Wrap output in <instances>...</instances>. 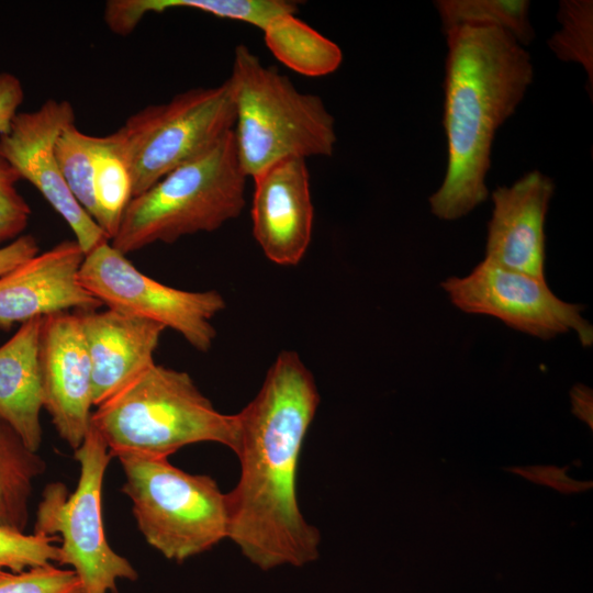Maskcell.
Returning a JSON list of instances; mask_svg holds the SVG:
<instances>
[{
	"label": "cell",
	"instance_id": "cell-1",
	"mask_svg": "<svg viewBox=\"0 0 593 593\" xmlns=\"http://www.w3.org/2000/svg\"><path fill=\"white\" fill-rule=\"evenodd\" d=\"M318 404L312 372L296 351L282 350L256 396L235 414L240 473L226 493L227 538L262 571L304 567L320 556V532L298 499L300 455Z\"/></svg>",
	"mask_w": 593,
	"mask_h": 593
},
{
	"label": "cell",
	"instance_id": "cell-2",
	"mask_svg": "<svg viewBox=\"0 0 593 593\" xmlns=\"http://www.w3.org/2000/svg\"><path fill=\"white\" fill-rule=\"evenodd\" d=\"M445 33L448 159L429 205L438 219L454 221L486 200L495 132L515 112L534 71L528 52L503 29L459 25Z\"/></svg>",
	"mask_w": 593,
	"mask_h": 593
},
{
	"label": "cell",
	"instance_id": "cell-3",
	"mask_svg": "<svg viewBox=\"0 0 593 593\" xmlns=\"http://www.w3.org/2000/svg\"><path fill=\"white\" fill-rule=\"evenodd\" d=\"M226 80L235 113L236 154L248 178L287 158L333 155L335 119L318 96L298 90L244 44L234 49Z\"/></svg>",
	"mask_w": 593,
	"mask_h": 593
},
{
	"label": "cell",
	"instance_id": "cell-4",
	"mask_svg": "<svg viewBox=\"0 0 593 593\" xmlns=\"http://www.w3.org/2000/svg\"><path fill=\"white\" fill-rule=\"evenodd\" d=\"M91 424L112 457L131 451L168 458L197 443H217L234 450L235 414L219 412L184 371L152 365L97 406Z\"/></svg>",
	"mask_w": 593,
	"mask_h": 593
},
{
	"label": "cell",
	"instance_id": "cell-5",
	"mask_svg": "<svg viewBox=\"0 0 593 593\" xmlns=\"http://www.w3.org/2000/svg\"><path fill=\"white\" fill-rule=\"evenodd\" d=\"M247 178L232 130L133 198L110 244L127 255L157 242L172 244L215 231L242 213Z\"/></svg>",
	"mask_w": 593,
	"mask_h": 593
},
{
	"label": "cell",
	"instance_id": "cell-6",
	"mask_svg": "<svg viewBox=\"0 0 593 593\" xmlns=\"http://www.w3.org/2000/svg\"><path fill=\"white\" fill-rule=\"evenodd\" d=\"M137 528L166 559L182 562L228 536L226 493L206 474H192L168 458L118 452Z\"/></svg>",
	"mask_w": 593,
	"mask_h": 593
},
{
	"label": "cell",
	"instance_id": "cell-7",
	"mask_svg": "<svg viewBox=\"0 0 593 593\" xmlns=\"http://www.w3.org/2000/svg\"><path fill=\"white\" fill-rule=\"evenodd\" d=\"M74 457L80 466L76 490L69 493L61 482L47 484L37 506L33 533L59 537V564L72 568L82 593H118V580L136 581L138 574L105 537L102 486L112 455L92 424Z\"/></svg>",
	"mask_w": 593,
	"mask_h": 593
},
{
	"label": "cell",
	"instance_id": "cell-8",
	"mask_svg": "<svg viewBox=\"0 0 593 593\" xmlns=\"http://www.w3.org/2000/svg\"><path fill=\"white\" fill-rule=\"evenodd\" d=\"M234 122L227 80L180 92L127 118L114 135L131 171L133 198L205 152Z\"/></svg>",
	"mask_w": 593,
	"mask_h": 593
},
{
	"label": "cell",
	"instance_id": "cell-9",
	"mask_svg": "<svg viewBox=\"0 0 593 593\" xmlns=\"http://www.w3.org/2000/svg\"><path fill=\"white\" fill-rule=\"evenodd\" d=\"M79 276L82 286L108 309L170 327L199 351L212 347L216 331L211 321L226 306L220 292L160 283L139 271L110 242L85 255Z\"/></svg>",
	"mask_w": 593,
	"mask_h": 593
},
{
	"label": "cell",
	"instance_id": "cell-10",
	"mask_svg": "<svg viewBox=\"0 0 593 593\" xmlns=\"http://www.w3.org/2000/svg\"><path fill=\"white\" fill-rule=\"evenodd\" d=\"M440 286L465 313L493 316L544 340L573 331L583 347L593 344L592 325L582 316L584 306L559 299L546 279L483 259L466 277L447 278Z\"/></svg>",
	"mask_w": 593,
	"mask_h": 593
},
{
	"label": "cell",
	"instance_id": "cell-11",
	"mask_svg": "<svg viewBox=\"0 0 593 593\" xmlns=\"http://www.w3.org/2000/svg\"><path fill=\"white\" fill-rule=\"evenodd\" d=\"M75 121L69 101L48 99L36 110L15 114L9 131L0 136V148L20 179L32 183L64 219L86 255L110 240L74 198L57 161L56 141Z\"/></svg>",
	"mask_w": 593,
	"mask_h": 593
},
{
	"label": "cell",
	"instance_id": "cell-12",
	"mask_svg": "<svg viewBox=\"0 0 593 593\" xmlns=\"http://www.w3.org/2000/svg\"><path fill=\"white\" fill-rule=\"evenodd\" d=\"M40 366L44 409L59 437L75 450L90 428L93 405L91 365L77 312L43 317Z\"/></svg>",
	"mask_w": 593,
	"mask_h": 593
},
{
	"label": "cell",
	"instance_id": "cell-13",
	"mask_svg": "<svg viewBox=\"0 0 593 593\" xmlns=\"http://www.w3.org/2000/svg\"><path fill=\"white\" fill-rule=\"evenodd\" d=\"M83 259L75 239L63 240L0 276V329L70 310H98L101 302L80 281Z\"/></svg>",
	"mask_w": 593,
	"mask_h": 593
},
{
	"label": "cell",
	"instance_id": "cell-14",
	"mask_svg": "<svg viewBox=\"0 0 593 593\" xmlns=\"http://www.w3.org/2000/svg\"><path fill=\"white\" fill-rule=\"evenodd\" d=\"M253 180L254 238L270 261L298 265L311 243L314 220L305 159L280 160Z\"/></svg>",
	"mask_w": 593,
	"mask_h": 593
},
{
	"label": "cell",
	"instance_id": "cell-15",
	"mask_svg": "<svg viewBox=\"0 0 593 593\" xmlns=\"http://www.w3.org/2000/svg\"><path fill=\"white\" fill-rule=\"evenodd\" d=\"M553 181L538 170L492 193L484 259L538 279H546L545 223Z\"/></svg>",
	"mask_w": 593,
	"mask_h": 593
},
{
	"label": "cell",
	"instance_id": "cell-16",
	"mask_svg": "<svg viewBox=\"0 0 593 593\" xmlns=\"http://www.w3.org/2000/svg\"><path fill=\"white\" fill-rule=\"evenodd\" d=\"M77 313L91 365L92 402L99 406L155 363L166 327L110 309Z\"/></svg>",
	"mask_w": 593,
	"mask_h": 593
},
{
	"label": "cell",
	"instance_id": "cell-17",
	"mask_svg": "<svg viewBox=\"0 0 593 593\" xmlns=\"http://www.w3.org/2000/svg\"><path fill=\"white\" fill-rule=\"evenodd\" d=\"M43 317L22 323L0 346V417L34 452L42 445L44 395L40 366Z\"/></svg>",
	"mask_w": 593,
	"mask_h": 593
},
{
	"label": "cell",
	"instance_id": "cell-18",
	"mask_svg": "<svg viewBox=\"0 0 593 593\" xmlns=\"http://www.w3.org/2000/svg\"><path fill=\"white\" fill-rule=\"evenodd\" d=\"M189 8L217 18L244 22L260 31L276 16L296 13L298 3L287 0H110L104 21L111 32L130 34L147 13Z\"/></svg>",
	"mask_w": 593,
	"mask_h": 593
},
{
	"label": "cell",
	"instance_id": "cell-19",
	"mask_svg": "<svg viewBox=\"0 0 593 593\" xmlns=\"http://www.w3.org/2000/svg\"><path fill=\"white\" fill-rule=\"evenodd\" d=\"M271 54L291 70L309 77H322L336 71L343 61L340 47L296 13L273 18L261 31Z\"/></svg>",
	"mask_w": 593,
	"mask_h": 593
},
{
	"label": "cell",
	"instance_id": "cell-20",
	"mask_svg": "<svg viewBox=\"0 0 593 593\" xmlns=\"http://www.w3.org/2000/svg\"><path fill=\"white\" fill-rule=\"evenodd\" d=\"M45 469L42 457L0 417V527L24 533L33 483Z\"/></svg>",
	"mask_w": 593,
	"mask_h": 593
},
{
	"label": "cell",
	"instance_id": "cell-21",
	"mask_svg": "<svg viewBox=\"0 0 593 593\" xmlns=\"http://www.w3.org/2000/svg\"><path fill=\"white\" fill-rule=\"evenodd\" d=\"M94 222L111 240L133 199L128 165L114 133L100 136L93 175Z\"/></svg>",
	"mask_w": 593,
	"mask_h": 593
},
{
	"label": "cell",
	"instance_id": "cell-22",
	"mask_svg": "<svg viewBox=\"0 0 593 593\" xmlns=\"http://www.w3.org/2000/svg\"><path fill=\"white\" fill-rule=\"evenodd\" d=\"M435 3L444 32L459 25L495 26L511 33L522 46L535 37L528 19V1L440 0Z\"/></svg>",
	"mask_w": 593,
	"mask_h": 593
},
{
	"label": "cell",
	"instance_id": "cell-23",
	"mask_svg": "<svg viewBox=\"0 0 593 593\" xmlns=\"http://www.w3.org/2000/svg\"><path fill=\"white\" fill-rule=\"evenodd\" d=\"M100 136L81 132L75 123L64 127L55 146L63 178L80 206L93 219V175Z\"/></svg>",
	"mask_w": 593,
	"mask_h": 593
},
{
	"label": "cell",
	"instance_id": "cell-24",
	"mask_svg": "<svg viewBox=\"0 0 593 593\" xmlns=\"http://www.w3.org/2000/svg\"><path fill=\"white\" fill-rule=\"evenodd\" d=\"M559 20L561 29L550 40L551 49L559 58L584 66L592 82V2H561Z\"/></svg>",
	"mask_w": 593,
	"mask_h": 593
},
{
	"label": "cell",
	"instance_id": "cell-25",
	"mask_svg": "<svg viewBox=\"0 0 593 593\" xmlns=\"http://www.w3.org/2000/svg\"><path fill=\"white\" fill-rule=\"evenodd\" d=\"M58 536H44L0 527V574L19 573L31 568L57 562L61 555Z\"/></svg>",
	"mask_w": 593,
	"mask_h": 593
},
{
	"label": "cell",
	"instance_id": "cell-26",
	"mask_svg": "<svg viewBox=\"0 0 593 593\" xmlns=\"http://www.w3.org/2000/svg\"><path fill=\"white\" fill-rule=\"evenodd\" d=\"M0 593H82L76 572L53 563L0 574Z\"/></svg>",
	"mask_w": 593,
	"mask_h": 593
},
{
	"label": "cell",
	"instance_id": "cell-27",
	"mask_svg": "<svg viewBox=\"0 0 593 593\" xmlns=\"http://www.w3.org/2000/svg\"><path fill=\"white\" fill-rule=\"evenodd\" d=\"M19 180L0 148V245L21 236L30 220V205L16 189Z\"/></svg>",
	"mask_w": 593,
	"mask_h": 593
},
{
	"label": "cell",
	"instance_id": "cell-28",
	"mask_svg": "<svg viewBox=\"0 0 593 593\" xmlns=\"http://www.w3.org/2000/svg\"><path fill=\"white\" fill-rule=\"evenodd\" d=\"M568 467L556 466H513L507 471L540 485H546L563 494L580 493L592 489L591 481H578L570 478L566 470Z\"/></svg>",
	"mask_w": 593,
	"mask_h": 593
},
{
	"label": "cell",
	"instance_id": "cell-29",
	"mask_svg": "<svg viewBox=\"0 0 593 593\" xmlns=\"http://www.w3.org/2000/svg\"><path fill=\"white\" fill-rule=\"evenodd\" d=\"M23 100L24 89L21 80L13 74L0 72V136L9 131Z\"/></svg>",
	"mask_w": 593,
	"mask_h": 593
},
{
	"label": "cell",
	"instance_id": "cell-30",
	"mask_svg": "<svg viewBox=\"0 0 593 593\" xmlns=\"http://www.w3.org/2000/svg\"><path fill=\"white\" fill-rule=\"evenodd\" d=\"M38 253L37 240L33 235H21L0 247V276Z\"/></svg>",
	"mask_w": 593,
	"mask_h": 593
},
{
	"label": "cell",
	"instance_id": "cell-31",
	"mask_svg": "<svg viewBox=\"0 0 593 593\" xmlns=\"http://www.w3.org/2000/svg\"><path fill=\"white\" fill-rule=\"evenodd\" d=\"M572 413L592 429L593 396L592 390L583 384H577L570 392Z\"/></svg>",
	"mask_w": 593,
	"mask_h": 593
}]
</instances>
